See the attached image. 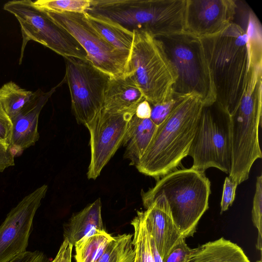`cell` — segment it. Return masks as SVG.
<instances>
[{"label":"cell","instance_id":"cell-1","mask_svg":"<svg viewBox=\"0 0 262 262\" xmlns=\"http://www.w3.org/2000/svg\"><path fill=\"white\" fill-rule=\"evenodd\" d=\"M200 38L211 73L216 101L231 115L238 106L248 81L247 34L233 21L219 33Z\"/></svg>","mask_w":262,"mask_h":262},{"label":"cell","instance_id":"cell-2","mask_svg":"<svg viewBox=\"0 0 262 262\" xmlns=\"http://www.w3.org/2000/svg\"><path fill=\"white\" fill-rule=\"evenodd\" d=\"M204 105L197 96H184L159 126L135 166L141 173L159 179L175 170L188 155Z\"/></svg>","mask_w":262,"mask_h":262},{"label":"cell","instance_id":"cell-3","mask_svg":"<svg viewBox=\"0 0 262 262\" xmlns=\"http://www.w3.org/2000/svg\"><path fill=\"white\" fill-rule=\"evenodd\" d=\"M211 183L205 171L192 167L175 169L159 179L147 191H142L146 209L163 193L168 203L173 221L182 235L192 236L198 224L209 208Z\"/></svg>","mask_w":262,"mask_h":262},{"label":"cell","instance_id":"cell-4","mask_svg":"<svg viewBox=\"0 0 262 262\" xmlns=\"http://www.w3.org/2000/svg\"><path fill=\"white\" fill-rule=\"evenodd\" d=\"M262 115V67L252 68L247 86L230 115L231 166L228 177L238 185L249 178L255 161L262 158L258 130Z\"/></svg>","mask_w":262,"mask_h":262},{"label":"cell","instance_id":"cell-5","mask_svg":"<svg viewBox=\"0 0 262 262\" xmlns=\"http://www.w3.org/2000/svg\"><path fill=\"white\" fill-rule=\"evenodd\" d=\"M186 0H91L85 12L156 37L184 31Z\"/></svg>","mask_w":262,"mask_h":262},{"label":"cell","instance_id":"cell-6","mask_svg":"<svg viewBox=\"0 0 262 262\" xmlns=\"http://www.w3.org/2000/svg\"><path fill=\"white\" fill-rule=\"evenodd\" d=\"M155 38L177 75L172 94L180 97L196 95L204 105L215 102L211 73L201 38L185 31Z\"/></svg>","mask_w":262,"mask_h":262},{"label":"cell","instance_id":"cell-7","mask_svg":"<svg viewBox=\"0 0 262 262\" xmlns=\"http://www.w3.org/2000/svg\"><path fill=\"white\" fill-rule=\"evenodd\" d=\"M133 32L124 75L133 79L150 104L164 102L172 96L176 72L157 38L145 32Z\"/></svg>","mask_w":262,"mask_h":262},{"label":"cell","instance_id":"cell-8","mask_svg":"<svg viewBox=\"0 0 262 262\" xmlns=\"http://www.w3.org/2000/svg\"><path fill=\"white\" fill-rule=\"evenodd\" d=\"M188 156L191 167L205 171L214 167L229 173L231 166L230 115L216 101L201 110Z\"/></svg>","mask_w":262,"mask_h":262},{"label":"cell","instance_id":"cell-9","mask_svg":"<svg viewBox=\"0 0 262 262\" xmlns=\"http://www.w3.org/2000/svg\"><path fill=\"white\" fill-rule=\"evenodd\" d=\"M3 9L14 15L20 26L23 41L19 64L30 40L41 44L64 58L88 59L85 51L73 36L53 21L45 11L36 7L32 1H9Z\"/></svg>","mask_w":262,"mask_h":262},{"label":"cell","instance_id":"cell-10","mask_svg":"<svg viewBox=\"0 0 262 262\" xmlns=\"http://www.w3.org/2000/svg\"><path fill=\"white\" fill-rule=\"evenodd\" d=\"M71 108L77 123L86 126L103 108L104 95L112 77L88 59L64 58Z\"/></svg>","mask_w":262,"mask_h":262},{"label":"cell","instance_id":"cell-11","mask_svg":"<svg viewBox=\"0 0 262 262\" xmlns=\"http://www.w3.org/2000/svg\"><path fill=\"white\" fill-rule=\"evenodd\" d=\"M45 12L73 36L95 67L112 77L125 74L129 53L117 49L106 40L90 24L84 13Z\"/></svg>","mask_w":262,"mask_h":262},{"label":"cell","instance_id":"cell-12","mask_svg":"<svg viewBox=\"0 0 262 262\" xmlns=\"http://www.w3.org/2000/svg\"><path fill=\"white\" fill-rule=\"evenodd\" d=\"M136 111L111 113L102 109L85 127L89 131L91 159L87 176L95 180L122 145Z\"/></svg>","mask_w":262,"mask_h":262},{"label":"cell","instance_id":"cell-13","mask_svg":"<svg viewBox=\"0 0 262 262\" xmlns=\"http://www.w3.org/2000/svg\"><path fill=\"white\" fill-rule=\"evenodd\" d=\"M48 188L44 184L26 195L0 225V262H8L27 251L33 219Z\"/></svg>","mask_w":262,"mask_h":262},{"label":"cell","instance_id":"cell-14","mask_svg":"<svg viewBox=\"0 0 262 262\" xmlns=\"http://www.w3.org/2000/svg\"><path fill=\"white\" fill-rule=\"evenodd\" d=\"M235 0H186L184 31L200 38L219 33L233 22Z\"/></svg>","mask_w":262,"mask_h":262},{"label":"cell","instance_id":"cell-15","mask_svg":"<svg viewBox=\"0 0 262 262\" xmlns=\"http://www.w3.org/2000/svg\"><path fill=\"white\" fill-rule=\"evenodd\" d=\"M49 91L40 90L34 92L30 100L11 119L12 132L10 147L14 157L20 156L23 151L34 145L39 138L38 123L40 113L57 87Z\"/></svg>","mask_w":262,"mask_h":262},{"label":"cell","instance_id":"cell-16","mask_svg":"<svg viewBox=\"0 0 262 262\" xmlns=\"http://www.w3.org/2000/svg\"><path fill=\"white\" fill-rule=\"evenodd\" d=\"M141 213L147 230L164 260L173 247L185 238L173 221L164 194H159Z\"/></svg>","mask_w":262,"mask_h":262},{"label":"cell","instance_id":"cell-17","mask_svg":"<svg viewBox=\"0 0 262 262\" xmlns=\"http://www.w3.org/2000/svg\"><path fill=\"white\" fill-rule=\"evenodd\" d=\"M144 99L142 93L130 77H111L105 90L103 109L111 113L136 111Z\"/></svg>","mask_w":262,"mask_h":262},{"label":"cell","instance_id":"cell-18","mask_svg":"<svg viewBox=\"0 0 262 262\" xmlns=\"http://www.w3.org/2000/svg\"><path fill=\"white\" fill-rule=\"evenodd\" d=\"M158 126L149 119H140L134 115L129 121L122 145L124 157L136 166L148 147Z\"/></svg>","mask_w":262,"mask_h":262},{"label":"cell","instance_id":"cell-19","mask_svg":"<svg viewBox=\"0 0 262 262\" xmlns=\"http://www.w3.org/2000/svg\"><path fill=\"white\" fill-rule=\"evenodd\" d=\"M189 262H250L237 244L224 237L191 249Z\"/></svg>","mask_w":262,"mask_h":262},{"label":"cell","instance_id":"cell-20","mask_svg":"<svg viewBox=\"0 0 262 262\" xmlns=\"http://www.w3.org/2000/svg\"><path fill=\"white\" fill-rule=\"evenodd\" d=\"M101 202L97 199L71 218L64 232V239L72 245L87 235L92 230L104 229L101 215Z\"/></svg>","mask_w":262,"mask_h":262},{"label":"cell","instance_id":"cell-21","mask_svg":"<svg viewBox=\"0 0 262 262\" xmlns=\"http://www.w3.org/2000/svg\"><path fill=\"white\" fill-rule=\"evenodd\" d=\"M237 7L234 19L246 32L248 37V46L250 65H262V31L261 26L253 11L241 1H236Z\"/></svg>","mask_w":262,"mask_h":262},{"label":"cell","instance_id":"cell-22","mask_svg":"<svg viewBox=\"0 0 262 262\" xmlns=\"http://www.w3.org/2000/svg\"><path fill=\"white\" fill-rule=\"evenodd\" d=\"M84 13L90 24L106 40L117 49L129 53L133 42V32L109 18Z\"/></svg>","mask_w":262,"mask_h":262},{"label":"cell","instance_id":"cell-23","mask_svg":"<svg viewBox=\"0 0 262 262\" xmlns=\"http://www.w3.org/2000/svg\"><path fill=\"white\" fill-rule=\"evenodd\" d=\"M114 239L105 229H95L74 245L76 262H97Z\"/></svg>","mask_w":262,"mask_h":262},{"label":"cell","instance_id":"cell-24","mask_svg":"<svg viewBox=\"0 0 262 262\" xmlns=\"http://www.w3.org/2000/svg\"><path fill=\"white\" fill-rule=\"evenodd\" d=\"M33 93L20 88L13 81L4 84L0 89V103L11 120L32 98Z\"/></svg>","mask_w":262,"mask_h":262},{"label":"cell","instance_id":"cell-25","mask_svg":"<svg viewBox=\"0 0 262 262\" xmlns=\"http://www.w3.org/2000/svg\"><path fill=\"white\" fill-rule=\"evenodd\" d=\"M134 229L132 241L135 251L134 262H155L152 256L149 232L141 211L131 222Z\"/></svg>","mask_w":262,"mask_h":262},{"label":"cell","instance_id":"cell-26","mask_svg":"<svg viewBox=\"0 0 262 262\" xmlns=\"http://www.w3.org/2000/svg\"><path fill=\"white\" fill-rule=\"evenodd\" d=\"M132 234L114 236L97 262H134L135 251Z\"/></svg>","mask_w":262,"mask_h":262},{"label":"cell","instance_id":"cell-27","mask_svg":"<svg viewBox=\"0 0 262 262\" xmlns=\"http://www.w3.org/2000/svg\"><path fill=\"white\" fill-rule=\"evenodd\" d=\"M33 3L43 11L57 13H85L91 6V0H38Z\"/></svg>","mask_w":262,"mask_h":262},{"label":"cell","instance_id":"cell-28","mask_svg":"<svg viewBox=\"0 0 262 262\" xmlns=\"http://www.w3.org/2000/svg\"><path fill=\"white\" fill-rule=\"evenodd\" d=\"M252 220L258 230L256 248L261 252L262 242V175L256 178L255 191L253 201Z\"/></svg>","mask_w":262,"mask_h":262},{"label":"cell","instance_id":"cell-29","mask_svg":"<svg viewBox=\"0 0 262 262\" xmlns=\"http://www.w3.org/2000/svg\"><path fill=\"white\" fill-rule=\"evenodd\" d=\"M172 94L167 101L156 104H150L151 115L150 119L157 126L161 124L175 108L182 98Z\"/></svg>","mask_w":262,"mask_h":262},{"label":"cell","instance_id":"cell-30","mask_svg":"<svg viewBox=\"0 0 262 262\" xmlns=\"http://www.w3.org/2000/svg\"><path fill=\"white\" fill-rule=\"evenodd\" d=\"M191 252V249L183 238L173 247L163 262H189Z\"/></svg>","mask_w":262,"mask_h":262},{"label":"cell","instance_id":"cell-31","mask_svg":"<svg viewBox=\"0 0 262 262\" xmlns=\"http://www.w3.org/2000/svg\"><path fill=\"white\" fill-rule=\"evenodd\" d=\"M237 183L226 177L223 185L221 201V213L226 211L231 206L235 199Z\"/></svg>","mask_w":262,"mask_h":262},{"label":"cell","instance_id":"cell-32","mask_svg":"<svg viewBox=\"0 0 262 262\" xmlns=\"http://www.w3.org/2000/svg\"><path fill=\"white\" fill-rule=\"evenodd\" d=\"M12 123L0 103V142L10 145Z\"/></svg>","mask_w":262,"mask_h":262},{"label":"cell","instance_id":"cell-33","mask_svg":"<svg viewBox=\"0 0 262 262\" xmlns=\"http://www.w3.org/2000/svg\"><path fill=\"white\" fill-rule=\"evenodd\" d=\"M14 157L10 145L0 142V172H3L6 168L15 165Z\"/></svg>","mask_w":262,"mask_h":262},{"label":"cell","instance_id":"cell-34","mask_svg":"<svg viewBox=\"0 0 262 262\" xmlns=\"http://www.w3.org/2000/svg\"><path fill=\"white\" fill-rule=\"evenodd\" d=\"M73 247V245L67 239H64L53 262H71Z\"/></svg>","mask_w":262,"mask_h":262},{"label":"cell","instance_id":"cell-35","mask_svg":"<svg viewBox=\"0 0 262 262\" xmlns=\"http://www.w3.org/2000/svg\"><path fill=\"white\" fill-rule=\"evenodd\" d=\"M151 111L150 104L145 99L138 105L135 115L140 119H149Z\"/></svg>","mask_w":262,"mask_h":262},{"label":"cell","instance_id":"cell-36","mask_svg":"<svg viewBox=\"0 0 262 262\" xmlns=\"http://www.w3.org/2000/svg\"><path fill=\"white\" fill-rule=\"evenodd\" d=\"M39 251H28L17 256L8 262H32L37 256Z\"/></svg>","mask_w":262,"mask_h":262},{"label":"cell","instance_id":"cell-37","mask_svg":"<svg viewBox=\"0 0 262 262\" xmlns=\"http://www.w3.org/2000/svg\"><path fill=\"white\" fill-rule=\"evenodd\" d=\"M149 234L151 252L155 262H163V260L156 248L153 238L149 233Z\"/></svg>","mask_w":262,"mask_h":262},{"label":"cell","instance_id":"cell-38","mask_svg":"<svg viewBox=\"0 0 262 262\" xmlns=\"http://www.w3.org/2000/svg\"><path fill=\"white\" fill-rule=\"evenodd\" d=\"M45 259V258L44 254L42 252H39V254L32 262H44Z\"/></svg>","mask_w":262,"mask_h":262},{"label":"cell","instance_id":"cell-39","mask_svg":"<svg viewBox=\"0 0 262 262\" xmlns=\"http://www.w3.org/2000/svg\"><path fill=\"white\" fill-rule=\"evenodd\" d=\"M255 262H261V260H256Z\"/></svg>","mask_w":262,"mask_h":262},{"label":"cell","instance_id":"cell-40","mask_svg":"<svg viewBox=\"0 0 262 262\" xmlns=\"http://www.w3.org/2000/svg\"><path fill=\"white\" fill-rule=\"evenodd\" d=\"M50 262H53V261L52 260V261H50Z\"/></svg>","mask_w":262,"mask_h":262}]
</instances>
